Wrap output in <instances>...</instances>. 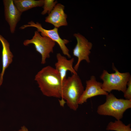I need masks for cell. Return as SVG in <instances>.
Wrapping results in <instances>:
<instances>
[{
  "label": "cell",
  "instance_id": "8",
  "mask_svg": "<svg viewBox=\"0 0 131 131\" xmlns=\"http://www.w3.org/2000/svg\"><path fill=\"white\" fill-rule=\"evenodd\" d=\"M86 88L78 102L79 104H82L87 100L94 97L100 95L106 96L109 93L104 91L102 88V83L97 81L96 77L91 76L90 79L86 81Z\"/></svg>",
  "mask_w": 131,
  "mask_h": 131
},
{
  "label": "cell",
  "instance_id": "4",
  "mask_svg": "<svg viewBox=\"0 0 131 131\" xmlns=\"http://www.w3.org/2000/svg\"><path fill=\"white\" fill-rule=\"evenodd\" d=\"M112 68L115 72L109 73L106 70H103L100 76L102 80V88L105 91L108 93L112 90L121 91L123 93L127 87L128 82L131 78L130 73L128 72H120L112 64Z\"/></svg>",
  "mask_w": 131,
  "mask_h": 131
},
{
  "label": "cell",
  "instance_id": "12",
  "mask_svg": "<svg viewBox=\"0 0 131 131\" xmlns=\"http://www.w3.org/2000/svg\"><path fill=\"white\" fill-rule=\"evenodd\" d=\"M0 41L2 46V69L0 75V86L3 80V76L5 70L12 63L13 55L11 51L9 43L0 34Z\"/></svg>",
  "mask_w": 131,
  "mask_h": 131
},
{
  "label": "cell",
  "instance_id": "10",
  "mask_svg": "<svg viewBox=\"0 0 131 131\" xmlns=\"http://www.w3.org/2000/svg\"><path fill=\"white\" fill-rule=\"evenodd\" d=\"M64 6L57 3L53 10L45 18V21L53 25L55 27L58 28L68 25L67 16L65 13Z\"/></svg>",
  "mask_w": 131,
  "mask_h": 131
},
{
  "label": "cell",
  "instance_id": "6",
  "mask_svg": "<svg viewBox=\"0 0 131 131\" xmlns=\"http://www.w3.org/2000/svg\"><path fill=\"white\" fill-rule=\"evenodd\" d=\"M29 27L36 28L37 29V31L41 33V36L48 37L56 42L59 45L63 54L69 58L71 57L69 53V50L66 46V45L69 42V41L67 40L61 38L59 34L58 28L55 27L51 29H46L43 28L41 24L39 22L35 23L31 21L29 22L27 24L21 26L20 28L23 29Z\"/></svg>",
  "mask_w": 131,
  "mask_h": 131
},
{
  "label": "cell",
  "instance_id": "14",
  "mask_svg": "<svg viewBox=\"0 0 131 131\" xmlns=\"http://www.w3.org/2000/svg\"><path fill=\"white\" fill-rule=\"evenodd\" d=\"M130 124L126 125L121 120H116L114 122H110L106 128L107 131H131Z\"/></svg>",
  "mask_w": 131,
  "mask_h": 131
},
{
  "label": "cell",
  "instance_id": "9",
  "mask_svg": "<svg viewBox=\"0 0 131 131\" xmlns=\"http://www.w3.org/2000/svg\"><path fill=\"white\" fill-rule=\"evenodd\" d=\"M5 20L10 27V32L14 33L17 24L20 21L22 13L17 8L13 0H4Z\"/></svg>",
  "mask_w": 131,
  "mask_h": 131
},
{
  "label": "cell",
  "instance_id": "5",
  "mask_svg": "<svg viewBox=\"0 0 131 131\" xmlns=\"http://www.w3.org/2000/svg\"><path fill=\"white\" fill-rule=\"evenodd\" d=\"M56 42L49 38L42 36L37 31L34 32V36L31 39L25 40L23 44L27 46L30 44L34 45L36 50L41 55V63L45 64L46 60L50 57V54L53 52Z\"/></svg>",
  "mask_w": 131,
  "mask_h": 131
},
{
  "label": "cell",
  "instance_id": "18",
  "mask_svg": "<svg viewBox=\"0 0 131 131\" xmlns=\"http://www.w3.org/2000/svg\"><path fill=\"white\" fill-rule=\"evenodd\" d=\"M0 131H1L0 130Z\"/></svg>",
  "mask_w": 131,
  "mask_h": 131
},
{
  "label": "cell",
  "instance_id": "7",
  "mask_svg": "<svg viewBox=\"0 0 131 131\" xmlns=\"http://www.w3.org/2000/svg\"><path fill=\"white\" fill-rule=\"evenodd\" d=\"M74 36L76 38L77 41L76 44L73 52V55L78 58L77 62L74 67L77 72L82 61L85 60L88 63L90 62L89 56L92 44L79 33H74Z\"/></svg>",
  "mask_w": 131,
  "mask_h": 131
},
{
  "label": "cell",
  "instance_id": "15",
  "mask_svg": "<svg viewBox=\"0 0 131 131\" xmlns=\"http://www.w3.org/2000/svg\"><path fill=\"white\" fill-rule=\"evenodd\" d=\"M57 1L54 0H44L43 10L41 12V15L49 14L57 3Z\"/></svg>",
  "mask_w": 131,
  "mask_h": 131
},
{
  "label": "cell",
  "instance_id": "13",
  "mask_svg": "<svg viewBox=\"0 0 131 131\" xmlns=\"http://www.w3.org/2000/svg\"><path fill=\"white\" fill-rule=\"evenodd\" d=\"M44 0H14V4L22 13L32 8L43 6Z\"/></svg>",
  "mask_w": 131,
  "mask_h": 131
},
{
  "label": "cell",
  "instance_id": "1",
  "mask_svg": "<svg viewBox=\"0 0 131 131\" xmlns=\"http://www.w3.org/2000/svg\"><path fill=\"white\" fill-rule=\"evenodd\" d=\"M34 80L45 96L61 98L63 82L59 73L55 68L50 66L43 68L36 75Z\"/></svg>",
  "mask_w": 131,
  "mask_h": 131
},
{
  "label": "cell",
  "instance_id": "2",
  "mask_svg": "<svg viewBox=\"0 0 131 131\" xmlns=\"http://www.w3.org/2000/svg\"><path fill=\"white\" fill-rule=\"evenodd\" d=\"M84 90L81 79L78 74H73L63 81L61 98L65 100L68 107L76 111L78 102Z\"/></svg>",
  "mask_w": 131,
  "mask_h": 131
},
{
  "label": "cell",
  "instance_id": "16",
  "mask_svg": "<svg viewBox=\"0 0 131 131\" xmlns=\"http://www.w3.org/2000/svg\"><path fill=\"white\" fill-rule=\"evenodd\" d=\"M127 88L124 93V96L125 99L131 100V78L128 82Z\"/></svg>",
  "mask_w": 131,
  "mask_h": 131
},
{
  "label": "cell",
  "instance_id": "3",
  "mask_svg": "<svg viewBox=\"0 0 131 131\" xmlns=\"http://www.w3.org/2000/svg\"><path fill=\"white\" fill-rule=\"evenodd\" d=\"M106 96V100L98 107L99 115L113 117L116 120H121L124 112L131 108V100L118 98L110 93Z\"/></svg>",
  "mask_w": 131,
  "mask_h": 131
},
{
  "label": "cell",
  "instance_id": "11",
  "mask_svg": "<svg viewBox=\"0 0 131 131\" xmlns=\"http://www.w3.org/2000/svg\"><path fill=\"white\" fill-rule=\"evenodd\" d=\"M56 58L57 61L55 64V68L59 73L62 82L66 78L68 71H70L72 74H77L73 66L74 61V58L68 59L60 53L57 54Z\"/></svg>",
  "mask_w": 131,
  "mask_h": 131
},
{
  "label": "cell",
  "instance_id": "17",
  "mask_svg": "<svg viewBox=\"0 0 131 131\" xmlns=\"http://www.w3.org/2000/svg\"><path fill=\"white\" fill-rule=\"evenodd\" d=\"M29 131L27 128L24 126L21 127L20 129L18 131Z\"/></svg>",
  "mask_w": 131,
  "mask_h": 131
}]
</instances>
